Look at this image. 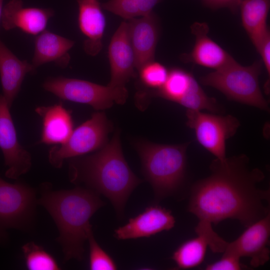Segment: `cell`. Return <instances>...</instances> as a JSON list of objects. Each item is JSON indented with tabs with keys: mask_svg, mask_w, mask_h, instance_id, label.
Returning a JSON list of instances; mask_svg holds the SVG:
<instances>
[{
	"mask_svg": "<svg viewBox=\"0 0 270 270\" xmlns=\"http://www.w3.org/2000/svg\"><path fill=\"white\" fill-rule=\"evenodd\" d=\"M210 170L190 190L188 210L199 220L217 224L230 218L246 228L270 213V190L258 188L264 174L250 168L247 156L216 158Z\"/></svg>",
	"mask_w": 270,
	"mask_h": 270,
	"instance_id": "1",
	"label": "cell"
},
{
	"mask_svg": "<svg viewBox=\"0 0 270 270\" xmlns=\"http://www.w3.org/2000/svg\"><path fill=\"white\" fill-rule=\"evenodd\" d=\"M68 174L72 183L83 184L107 198L118 218L124 216L130 196L142 182L124 158L118 130L110 142L95 153L72 158Z\"/></svg>",
	"mask_w": 270,
	"mask_h": 270,
	"instance_id": "2",
	"label": "cell"
},
{
	"mask_svg": "<svg viewBox=\"0 0 270 270\" xmlns=\"http://www.w3.org/2000/svg\"><path fill=\"white\" fill-rule=\"evenodd\" d=\"M38 204L48 212L59 232L64 260H82L84 244L92 227L90 220L105 203L99 194L90 189L77 187L68 190H52L50 184H43Z\"/></svg>",
	"mask_w": 270,
	"mask_h": 270,
	"instance_id": "3",
	"label": "cell"
},
{
	"mask_svg": "<svg viewBox=\"0 0 270 270\" xmlns=\"http://www.w3.org/2000/svg\"><path fill=\"white\" fill-rule=\"evenodd\" d=\"M188 144H162L145 140L136 142L142 174L151 185L156 202L175 196L184 188Z\"/></svg>",
	"mask_w": 270,
	"mask_h": 270,
	"instance_id": "4",
	"label": "cell"
},
{
	"mask_svg": "<svg viewBox=\"0 0 270 270\" xmlns=\"http://www.w3.org/2000/svg\"><path fill=\"white\" fill-rule=\"evenodd\" d=\"M262 63L243 66L235 60L200 78L201 82L223 93L228 99L268 111V103L260 89Z\"/></svg>",
	"mask_w": 270,
	"mask_h": 270,
	"instance_id": "5",
	"label": "cell"
},
{
	"mask_svg": "<svg viewBox=\"0 0 270 270\" xmlns=\"http://www.w3.org/2000/svg\"><path fill=\"white\" fill-rule=\"evenodd\" d=\"M42 86L62 100L87 104L100 110L110 108L114 103L124 104L128 96L126 86H104L62 76L49 78Z\"/></svg>",
	"mask_w": 270,
	"mask_h": 270,
	"instance_id": "6",
	"label": "cell"
},
{
	"mask_svg": "<svg viewBox=\"0 0 270 270\" xmlns=\"http://www.w3.org/2000/svg\"><path fill=\"white\" fill-rule=\"evenodd\" d=\"M37 199L34 188L22 182L9 183L0 177V242L9 228H32Z\"/></svg>",
	"mask_w": 270,
	"mask_h": 270,
	"instance_id": "7",
	"label": "cell"
},
{
	"mask_svg": "<svg viewBox=\"0 0 270 270\" xmlns=\"http://www.w3.org/2000/svg\"><path fill=\"white\" fill-rule=\"evenodd\" d=\"M112 128L104 112L94 113L89 120L73 130L65 142L50 150L49 162L54 167L60 168L66 159L98 150L108 142V136Z\"/></svg>",
	"mask_w": 270,
	"mask_h": 270,
	"instance_id": "8",
	"label": "cell"
},
{
	"mask_svg": "<svg viewBox=\"0 0 270 270\" xmlns=\"http://www.w3.org/2000/svg\"><path fill=\"white\" fill-rule=\"evenodd\" d=\"M187 126L194 130L199 144L221 160L226 158V140L232 137L240 126L232 115L220 116L187 110Z\"/></svg>",
	"mask_w": 270,
	"mask_h": 270,
	"instance_id": "9",
	"label": "cell"
},
{
	"mask_svg": "<svg viewBox=\"0 0 270 270\" xmlns=\"http://www.w3.org/2000/svg\"><path fill=\"white\" fill-rule=\"evenodd\" d=\"M10 109L4 98L0 94V148L8 167L5 175L16 179L30 170L32 157L18 140Z\"/></svg>",
	"mask_w": 270,
	"mask_h": 270,
	"instance_id": "10",
	"label": "cell"
},
{
	"mask_svg": "<svg viewBox=\"0 0 270 270\" xmlns=\"http://www.w3.org/2000/svg\"><path fill=\"white\" fill-rule=\"evenodd\" d=\"M236 240L228 242L224 251L240 258H250V265L258 268L266 263L270 258L268 245L270 236V213L246 228Z\"/></svg>",
	"mask_w": 270,
	"mask_h": 270,
	"instance_id": "11",
	"label": "cell"
},
{
	"mask_svg": "<svg viewBox=\"0 0 270 270\" xmlns=\"http://www.w3.org/2000/svg\"><path fill=\"white\" fill-rule=\"evenodd\" d=\"M110 80L108 85L126 86L136 76L135 60L128 34L127 20L122 22L110 40L108 50Z\"/></svg>",
	"mask_w": 270,
	"mask_h": 270,
	"instance_id": "12",
	"label": "cell"
},
{
	"mask_svg": "<svg viewBox=\"0 0 270 270\" xmlns=\"http://www.w3.org/2000/svg\"><path fill=\"white\" fill-rule=\"evenodd\" d=\"M175 223V218L170 210L154 204L115 230L114 236L120 240L148 238L172 229Z\"/></svg>",
	"mask_w": 270,
	"mask_h": 270,
	"instance_id": "13",
	"label": "cell"
},
{
	"mask_svg": "<svg viewBox=\"0 0 270 270\" xmlns=\"http://www.w3.org/2000/svg\"><path fill=\"white\" fill-rule=\"evenodd\" d=\"M128 34L134 51L135 68L138 72L144 66L154 60L159 34L156 15L151 13L128 20Z\"/></svg>",
	"mask_w": 270,
	"mask_h": 270,
	"instance_id": "14",
	"label": "cell"
},
{
	"mask_svg": "<svg viewBox=\"0 0 270 270\" xmlns=\"http://www.w3.org/2000/svg\"><path fill=\"white\" fill-rule=\"evenodd\" d=\"M54 15L52 9L24 8L22 0H10L3 7L1 22L6 30L18 28L26 33L36 35L45 30Z\"/></svg>",
	"mask_w": 270,
	"mask_h": 270,
	"instance_id": "15",
	"label": "cell"
},
{
	"mask_svg": "<svg viewBox=\"0 0 270 270\" xmlns=\"http://www.w3.org/2000/svg\"><path fill=\"white\" fill-rule=\"evenodd\" d=\"M191 30L195 36V43L190 52L182 55L184 61L216 70L234 60L208 36V26L206 22H194Z\"/></svg>",
	"mask_w": 270,
	"mask_h": 270,
	"instance_id": "16",
	"label": "cell"
},
{
	"mask_svg": "<svg viewBox=\"0 0 270 270\" xmlns=\"http://www.w3.org/2000/svg\"><path fill=\"white\" fill-rule=\"evenodd\" d=\"M77 2L79 28L86 38L84 50L86 54L95 56L102 48L106 27L102 6L98 0H77Z\"/></svg>",
	"mask_w": 270,
	"mask_h": 270,
	"instance_id": "17",
	"label": "cell"
},
{
	"mask_svg": "<svg viewBox=\"0 0 270 270\" xmlns=\"http://www.w3.org/2000/svg\"><path fill=\"white\" fill-rule=\"evenodd\" d=\"M35 70L32 64L20 60L0 40V78L2 96L10 108L25 76Z\"/></svg>",
	"mask_w": 270,
	"mask_h": 270,
	"instance_id": "18",
	"label": "cell"
},
{
	"mask_svg": "<svg viewBox=\"0 0 270 270\" xmlns=\"http://www.w3.org/2000/svg\"><path fill=\"white\" fill-rule=\"evenodd\" d=\"M35 112L42 119V143L61 144L68 140L73 131V121L70 112L61 103L38 106Z\"/></svg>",
	"mask_w": 270,
	"mask_h": 270,
	"instance_id": "19",
	"label": "cell"
},
{
	"mask_svg": "<svg viewBox=\"0 0 270 270\" xmlns=\"http://www.w3.org/2000/svg\"><path fill=\"white\" fill-rule=\"evenodd\" d=\"M74 42L48 30H44L34 40V54L31 63L35 69L48 62H54L64 68L70 61L68 51Z\"/></svg>",
	"mask_w": 270,
	"mask_h": 270,
	"instance_id": "20",
	"label": "cell"
},
{
	"mask_svg": "<svg viewBox=\"0 0 270 270\" xmlns=\"http://www.w3.org/2000/svg\"><path fill=\"white\" fill-rule=\"evenodd\" d=\"M270 0H242L240 5L242 26L256 48L270 32L266 20Z\"/></svg>",
	"mask_w": 270,
	"mask_h": 270,
	"instance_id": "21",
	"label": "cell"
},
{
	"mask_svg": "<svg viewBox=\"0 0 270 270\" xmlns=\"http://www.w3.org/2000/svg\"><path fill=\"white\" fill-rule=\"evenodd\" d=\"M194 76L183 70L174 68L168 71L166 81L158 89L140 93L138 98L159 96L176 102L188 91Z\"/></svg>",
	"mask_w": 270,
	"mask_h": 270,
	"instance_id": "22",
	"label": "cell"
},
{
	"mask_svg": "<svg viewBox=\"0 0 270 270\" xmlns=\"http://www.w3.org/2000/svg\"><path fill=\"white\" fill-rule=\"evenodd\" d=\"M208 244L200 236L181 244L174 252L172 259L177 269H190L200 264L203 262Z\"/></svg>",
	"mask_w": 270,
	"mask_h": 270,
	"instance_id": "23",
	"label": "cell"
},
{
	"mask_svg": "<svg viewBox=\"0 0 270 270\" xmlns=\"http://www.w3.org/2000/svg\"><path fill=\"white\" fill-rule=\"evenodd\" d=\"M176 103L190 110H207L214 112L221 110L216 100L204 92L194 77L186 92Z\"/></svg>",
	"mask_w": 270,
	"mask_h": 270,
	"instance_id": "24",
	"label": "cell"
},
{
	"mask_svg": "<svg viewBox=\"0 0 270 270\" xmlns=\"http://www.w3.org/2000/svg\"><path fill=\"white\" fill-rule=\"evenodd\" d=\"M26 265L30 270H60L55 258L44 248L34 242H29L22 247Z\"/></svg>",
	"mask_w": 270,
	"mask_h": 270,
	"instance_id": "25",
	"label": "cell"
},
{
	"mask_svg": "<svg viewBox=\"0 0 270 270\" xmlns=\"http://www.w3.org/2000/svg\"><path fill=\"white\" fill-rule=\"evenodd\" d=\"M90 247L89 268L91 270H115L118 266L112 258L98 244L94 236L92 227L88 232Z\"/></svg>",
	"mask_w": 270,
	"mask_h": 270,
	"instance_id": "26",
	"label": "cell"
},
{
	"mask_svg": "<svg viewBox=\"0 0 270 270\" xmlns=\"http://www.w3.org/2000/svg\"><path fill=\"white\" fill-rule=\"evenodd\" d=\"M138 73L140 80L145 86L157 90L164 84L168 71L164 65L154 60L144 66Z\"/></svg>",
	"mask_w": 270,
	"mask_h": 270,
	"instance_id": "27",
	"label": "cell"
},
{
	"mask_svg": "<svg viewBox=\"0 0 270 270\" xmlns=\"http://www.w3.org/2000/svg\"><path fill=\"white\" fill-rule=\"evenodd\" d=\"M195 231L197 235L204 238L208 246L214 252H223L226 250L228 242L214 230L212 223L199 220Z\"/></svg>",
	"mask_w": 270,
	"mask_h": 270,
	"instance_id": "28",
	"label": "cell"
},
{
	"mask_svg": "<svg viewBox=\"0 0 270 270\" xmlns=\"http://www.w3.org/2000/svg\"><path fill=\"white\" fill-rule=\"evenodd\" d=\"M222 257L218 261L208 264L206 270H240L248 267L240 262L239 256L232 252L224 251Z\"/></svg>",
	"mask_w": 270,
	"mask_h": 270,
	"instance_id": "29",
	"label": "cell"
},
{
	"mask_svg": "<svg viewBox=\"0 0 270 270\" xmlns=\"http://www.w3.org/2000/svg\"><path fill=\"white\" fill-rule=\"evenodd\" d=\"M264 65L267 74H270V34L268 33L256 48Z\"/></svg>",
	"mask_w": 270,
	"mask_h": 270,
	"instance_id": "30",
	"label": "cell"
},
{
	"mask_svg": "<svg viewBox=\"0 0 270 270\" xmlns=\"http://www.w3.org/2000/svg\"><path fill=\"white\" fill-rule=\"evenodd\" d=\"M242 0H202L204 4L212 9L222 8H228L232 12H236L239 8Z\"/></svg>",
	"mask_w": 270,
	"mask_h": 270,
	"instance_id": "31",
	"label": "cell"
},
{
	"mask_svg": "<svg viewBox=\"0 0 270 270\" xmlns=\"http://www.w3.org/2000/svg\"><path fill=\"white\" fill-rule=\"evenodd\" d=\"M138 9L140 16L147 15L152 12L154 8L161 0H130Z\"/></svg>",
	"mask_w": 270,
	"mask_h": 270,
	"instance_id": "32",
	"label": "cell"
},
{
	"mask_svg": "<svg viewBox=\"0 0 270 270\" xmlns=\"http://www.w3.org/2000/svg\"><path fill=\"white\" fill-rule=\"evenodd\" d=\"M3 0H0V22L1 21L2 10L3 8V6H2Z\"/></svg>",
	"mask_w": 270,
	"mask_h": 270,
	"instance_id": "33",
	"label": "cell"
}]
</instances>
